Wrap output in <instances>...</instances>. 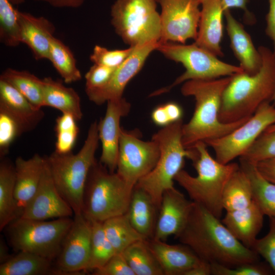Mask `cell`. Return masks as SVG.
I'll return each mask as SVG.
<instances>
[{
    "mask_svg": "<svg viewBox=\"0 0 275 275\" xmlns=\"http://www.w3.org/2000/svg\"><path fill=\"white\" fill-rule=\"evenodd\" d=\"M202 261L233 268L259 261V255L245 246L208 210L194 202L187 221L175 236Z\"/></svg>",
    "mask_w": 275,
    "mask_h": 275,
    "instance_id": "cell-1",
    "label": "cell"
},
{
    "mask_svg": "<svg viewBox=\"0 0 275 275\" xmlns=\"http://www.w3.org/2000/svg\"><path fill=\"white\" fill-rule=\"evenodd\" d=\"M231 77L209 80L192 79L183 83L181 93L185 96H192L195 100L193 115L182 126V140L185 148H192L200 141L205 142L225 136L250 118L228 123L222 122L219 119L222 96Z\"/></svg>",
    "mask_w": 275,
    "mask_h": 275,
    "instance_id": "cell-2",
    "label": "cell"
},
{
    "mask_svg": "<svg viewBox=\"0 0 275 275\" xmlns=\"http://www.w3.org/2000/svg\"><path fill=\"white\" fill-rule=\"evenodd\" d=\"M262 63L260 70L250 75L244 72L232 76L225 90L219 112V120L228 123L252 116L275 89V57L269 48L258 47Z\"/></svg>",
    "mask_w": 275,
    "mask_h": 275,
    "instance_id": "cell-3",
    "label": "cell"
},
{
    "mask_svg": "<svg viewBox=\"0 0 275 275\" xmlns=\"http://www.w3.org/2000/svg\"><path fill=\"white\" fill-rule=\"evenodd\" d=\"M207 146L204 142L200 141L193 147L197 151V155L192 160L197 176H193L182 169L174 181L185 189L192 201L219 218L224 210V189L239 165L231 162L227 164L219 162L211 156Z\"/></svg>",
    "mask_w": 275,
    "mask_h": 275,
    "instance_id": "cell-4",
    "label": "cell"
},
{
    "mask_svg": "<svg viewBox=\"0 0 275 275\" xmlns=\"http://www.w3.org/2000/svg\"><path fill=\"white\" fill-rule=\"evenodd\" d=\"M98 122L92 123L79 151L60 154L53 152L44 156L54 184L74 214L82 213L85 187L90 170L96 161L98 147Z\"/></svg>",
    "mask_w": 275,
    "mask_h": 275,
    "instance_id": "cell-5",
    "label": "cell"
},
{
    "mask_svg": "<svg viewBox=\"0 0 275 275\" xmlns=\"http://www.w3.org/2000/svg\"><path fill=\"white\" fill-rule=\"evenodd\" d=\"M182 120L172 123L154 133L152 139L159 147V156L153 170L135 185L147 192L159 210L162 195L174 188L176 175L182 170L185 159L193 160L197 155L193 147L186 149L182 140Z\"/></svg>",
    "mask_w": 275,
    "mask_h": 275,
    "instance_id": "cell-6",
    "label": "cell"
},
{
    "mask_svg": "<svg viewBox=\"0 0 275 275\" xmlns=\"http://www.w3.org/2000/svg\"><path fill=\"white\" fill-rule=\"evenodd\" d=\"M134 187L97 160L91 167L82 199V213L89 221L104 222L127 212Z\"/></svg>",
    "mask_w": 275,
    "mask_h": 275,
    "instance_id": "cell-7",
    "label": "cell"
},
{
    "mask_svg": "<svg viewBox=\"0 0 275 275\" xmlns=\"http://www.w3.org/2000/svg\"><path fill=\"white\" fill-rule=\"evenodd\" d=\"M156 0H117L111 10L116 33L130 47L159 43L160 14Z\"/></svg>",
    "mask_w": 275,
    "mask_h": 275,
    "instance_id": "cell-8",
    "label": "cell"
},
{
    "mask_svg": "<svg viewBox=\"0 0 275 275\" xmlns=\"http://www.w3.org/2000/svg\"><path fill=\"white\" fill-rule=\"evenodd\" d=\"M73 222L70 217L39 221L19 217L4 229L16 252L26 251L54 261Z\"/></svg>",
    "mask_w": 275,
    "mask_h": 275,
    "instance_id": "cell-9",
    "label": "cell"
},
{
    "mask_svg": "<svg viewBox=\"0 0 275 275\" xmlns=\"http://www.w3.org/2000/svg\"><path fill=\"white\" fill-rule=\"evenodd\" d=\"M156 50L167 59L181 63L185 70L171 85L154 92L152 96L168 92L174 87L187 80L213 79L243 72L239 66L223 62L195 43L185 44L168 42L160 44Z\"/></svg>",
    "mask_w": 275,
    "mask_h": 275,
    "instance_id": "cell-10",
    "label": "cell"
},
{
    "mask_svg": "<svg viewBox=\"0 0 275 275\" xmlns=\"http://www.w3.org/2000/svg\"><path fill=\"white\" fill-rule=\"evenodd\" d=\"M275 124V106L263 102L243 124L221 138L205 142L212 148L216 159L227 164L241 157L269 126Z\"/></svg>",
    "mask_w": 275,
    "mask_h": 275,
    "instance_id": "cell-11",
    "label": "cell"
},
{
    "mask_svg": "<svg viewBox=\"0 0 275 275\" xmlns=\"http://www.w3.org/2000/svg\"><path fill=\"white\" fill-rule=\"evenodd\" d=\"M141 133L122 128L120 137L116 172L132 187L153 170L159 156L157 142L142 140Z\"/></svg>",
    "mask_w": 275,
    "mask_h": 275,
    "instance_id": "cell-12",
    "label": "cell"
},
{
    "mask_svg": "<svg viewBox=\"0 0 275 275\" xmlns=\"http://www.w3.org/2000/svg\"><path fill=\"white\" fill-rule=\"evenodd\" d=\"M161 35L160 44L168 42L185 44L197 37L200 17V0H158Z\"/></svg>",
    "mask_w": 275,
    "mask_h": 275,
    "instance_id": "cell-13",
    "label": "cell"
},
{
    "mask_svg": "<svg viewBox=\"0 0 275 275\" xmlns=\"http://www.w3.org/2000/svg\"><path fill=\"white\" fill-rule=\"evenodd\" d=\"M72 223L64 236L56 266L65 275L80 274L89 262L92 224L82 213L74 214Z\"/></svg>",
    "mask_w": 275,
    "mask_h": 275,
    "instance_id": "cell-14",
    "label": "cell"
},
{
    "mask_svg": "<svg viewBox=\"0 0 275 275\" xmlns=\"http://www.w3.org/2000/svg\"><path fill=\"white\" fill-rule=\"evenodd\" d=\"M73 214L72 209L58 191L45 160L40 183L20 217L45 221L70 217Z\"/></svg>",
    "mask_w": 275,
    "mask_h": 275,
    "instance_id": "cell-15",
    "label": "cell"
},
{
    "mask_svg": "<svg viewBox=\"0 0 275 275\" xmlns=\"http://www.w3.org/2000/svg\"><path fill=\"white\" fill-rule=\"evenodd\" d=\"M160 43H151L136 47L130 56L113 73L108 82L102 87L85 90L89 99L97 105L122 97L129 81L141 70L150 54Z\"/></svg>",
    "mask_w": 275,
    "mask_h": 275,
    "instance_id": "cell-16",
    "label": "cell"
},
{
    "mask_svg": "<svg viewBox=\"0 0 275 275\" xmlns=\"http://www.w3.org/2000/svg\"><path fill=\"white\" fill-rule=\"evenodd\" d=\"M131 105L124 98L108 101L105 115L98 123L102 152L100 162L111 172L117 169L119 141L122 127L120 121L129 114Z\"/></svg>",
    "mask_w": 275,
    "mask_h": 275,
    "instance_id": "cell-17",
    "label": "cell"
},
{
    "mask_svg": "<svg viewBox=\"0 0 275 275\" xmlns=\"http://www.w3.org/2000/svg\"><path fill=\"white\" fill-rule=\"evenodd\" d=\"M193 203L175 187L164 191L152 239L166 241L169 236H176L184 227Z\"/></svg>",
    "mask_w": 275,
    "mask_h": 275,
    "instance_id": "cell-18",
    "label": "cell"
},
{
    "mask_svg": "<svg viewBox=\"0 0 275 275\" xmlns=\"http://www.w3.org/2000/svg\"><path fill=\"white\" fill-rule=\"evenodd\" d=\"M0 112L10 116L22 133L34 129L44 117L41 108L34 106L8 82L0 78Z\"/></svg>",
    "mask_w": 275,
    "mask_h": 275,
    "instance_id": "cell-19",
    "label": "cell"
},
{
    "mask_svg": "<svg viewBox=\"0 0 275 275\" xmlns=\"http://www.w3.org/2000/svg\"><path fill=\"white\" fill-rule=\"evenodd\" d=\"M21 43L31 50L36 60H48L50 43L54 37V25L43 16L18 10Z\"/></svg>",
    "mask_w": 275,
    "mask_h": 275,
    "instance_id": "cell-20",
    "label": "cell"
},
{
    "mask_svg": "<svg viewBox=\"0 0 275 275\" xmlns=\"http://www.w3.org/2000/svg\"><path fill=\"white\" fill-rule=\"evenodd\" d=\"M200 3L198 34L194 43L217 57H223L221 43L224 10L221 0H200Z\"/></svg>",
    "mask_w": 275,
    "mask_h": 275,
    "instance_id": "cell-21",
    "label": "cell"
},
{
    "mask_svg": "<svg viewBox=\"0 0 275 275\" xmlns=\"http://www.w3.org/2000/svg\"><path fill=\"white\" fill-rule=\"evenodd\" d=\"M146 241L164 275H184L202 261L191 249L182 243L170 244L153 239Z\"/></svg>",
    "mask_w": 275,
    "mask_h": 275,
    "instance_id": "cell-22",
    "label": "cell"
},
{
    "mask_svg": "<svg viewBox=\"0 0 275 275\" xmlns=\"http://www.w3.org/2000/svg\"><path fill=\"white\" fill-rule=\"evenodd\" d=\"M224 16L230 46L240 63L239 66L248 74H256L262 66L260 52L255 48L249 34L235 18L230 10L224 12Z\"/></svg>",
    "mask_w": 275,
    "mask_h": 275,
    "instance_id": "cell-23",
    "label": "cell"
},
{
    "mask_svg": "<svg viewBox=\"0 0 275 275\" xmlns=\"http://www.w3.org/2000/svg\"><path fill=\"white\" fill-rule=\"evenodd\" d=\"M264 215L253 201L246 208L226 212L222 222L241 243L252 249L262 229Z\"/></svg>",
    "mask_w": 275,
    "mask_h": 275,
    "instance_id": "cell-24",
    "label": "cell"
},
{
    "mask_svg": "<svg viewBox=\"0 0 275 275\" xmlns=\"http://www.w3.org/2000/svg\"><path fill=\"white\" fill-rule=\"evenodd\" d=\"M16 180L15 197L23 210L35 194L40 183L45 166L44 157L35 154L25 159L17 157L14 162Z\"/></svg>",
    "mask_w": 275,
    "mask_h": 275,
    "instance_id": "cell-25",
    "label": "cell"
},
{
    "mask_svg": "<svg viewBox=\"0 0 275 275\" xmlns=\"http://www.w3.org/2000/svg\"><path fill=\"white\" fill-rule=\"evenodd\" d=\"M158 212L149 195L135 186L126 214L133 227L146 240L153 238Z\"/></svg>",
    "mask_w": 275,
    "mask_h": 275,
    "instance_id": "cell-26",
    "label": "cell"
},
{
    "mask_svg": "<svg viewBox=\"0 0 275 275\" xmlns=\"http://www.w3.org/2000/svg\"><path fill=\"white\" fill-rule=\"evenodd\" d=\"M54 261L26 251H19L0 265V275H65Z\"/></svg>",
    "mask_w": 275,
    "mask_h": 275,
    "instance_id": "cell-27",
    "label": "cell"
},
{
    "mask_svg": "<svg viewBox=\"0 0 275 275\" xmlns=\"http://www.w3.org/2000/svg\"><path fill=\"white\" fill-rule=\"evenodd\" d=\"M43 81L44 106L51 107L62 114H70L77 121L81 120L83 114L80 98L77 92L51 77H44Z\"/></svg>",
    "mask_w": 275,
    "mask_h": 275,
    "instance_id": "cell-28",
    "label": "cell"
},
{
    "mask_svg": "<svg viewBox=\"0 0 275 275\" xmlns=\"http://www.w3.org/2000/svg\"><path fill=\"white\" fill-rule=\"evenodd\" d=\"M0 162V230L20 217L22 210L15 197L16 174L14 163L5 157Z\"/></svg>",
    "mask_w": 275,
    "mask_h": 275,
    "instance_id": "cell-29",
    "label": "cell"
},
{
    "mask_svg": "<svg viewBox=\"0 0 275 275\" xmlns=\"http://www.w3.org/2000/svg\"><path fill=\"white\" fill-rule=\"evenodd\" d=\"M239 161L240 167L250 180L253 201L264 215L275 217V184L263 177L255 163L241 159Z\"/></svg>",
    "mask_w": 275,
    "mask_h": 275,
    "instance_id": "cell-30",
    "label": "cell"
},
{
    "mask_svg": "<svg viewBox=\"0 0 275 275\" xmlns=\"http://www.w3.org/2000/svg\"><path fill=\"white\" fill-rule=\"evenodd\" d=\"M253 201L250 180L240 167L231 176L224 189L222 203L224 210L231 211L241 209Z\"/></svg>",
    "mask_w": 275,
    "mask_h": 275,
    "instance_id": "cell-31",
    "label": "cell"
},
{
    "mask_svg": "<svg viewBox=\"0 0 275 275\" xmlns=\"http://www.w3.org/2000/svg\"><path fill=\"white\" fill-rule=\"evenodd\" d=\"M0 78L15 88L35 107L44 106L43 79L28 71L10 68L2 72Z\"/></svg>",
    "mask_w": 275,
    "mask_h": 275,
    "instance_id": "cell-32",
    "label": "cell"
},
{
    "mask_svg": "<svg viewBox=\"0 0 275 275\" xmlns=\"http://www.w3.org/2000/svg\"><path fill=\"white\" fill-rule=\"evenodd\" d=\"M103 226L116 253H122L135 242L146 240L133 227L126 213L106 219Z\"/></svg>",
    "mask_w": 275,
    "mask_h": 275,
    "instance_id": "cell-33",
    "label": "cell"
},
{
    "mask_svg": "<svg viewBox=\"0 0 275 275\" xmlns=\"http://www.w3.org/2000/svg\"><path fill=\"white\" fill-rule=\"evenodd\" d=\"M122 254L135 275H164L146 240L132 244Z\"/></svg>",
    "mask_w": 275,
    "mask_h": 275,
    "instance_id": "cell-34",
    "label": "cell"
},
{
    "mask_svg": "<svg viewBox=\"0 0 275 275\" xmlns=\"http://www.w3.org/2000/svg\"><path fill=\"white\" fill-rule=\"evenodd\" d=\"M48 60L51 63L65 83L76 82L81 79V72L77 66L72 52L55 37L50 43Z\"/></svg>",
    "mask_w": 275,
    "mask_h": 275,
    "instance_id": "cell-35",
    "label": "cell"
},
{
    "mask_svg": "<svg viewBox=\"0 0 275 275\" xmlns=\"http://www.w3.org/2000/svg\"><path fill=\"white\" fill-rule=\"evenodd\" d=\"M91 222L92 233L90 254L86 271H93L102 267L116 254L105 235L103 222Z\"/></svg>",
    "mask_w": 275,
    "mask_h": 275,
    "instance_id": "cell-36",
    "label": "cell"
},
{
    "mask_svg": "<svg viewBox=\"0 0 275 275\" xmlns=\"http://www.w3.org/2000/svg\"><path fill=\"white\" fill-rule=\"evenodd\" d=\"M13 5L9 0H0V41L10 47L21 43L18 10Z\"/></svg>",
    "mask_w": 275,
    "mask_h": 275,
    "instance_id": "cell-37",
    "label": "cell"
},
{
    "mask_svg": "<svg viewBox=\"0 0 275 275\" xmlns=\"http://www.w3.org/2000/svg\"><path fill=\"white\" fill-rule=\"evenodd\" d=\"M76 121L73 116L67 114H62L56 119L54 152L60 154L72 152L79 131Z\"/></svg>",
    "mask_w": 275,
    "mask_h": 275,
    "instance_id": "cell-38",
    "label": "cell"
},
{
    "mask_svg": "<svg viewBox=\"0 0 275 275\" xmlns=\"http://www.w3.org/2000/svg\"><path fill=\"white\" fill-rule=\"evenodd\" d=\"M275 157V130L263 132L239 159L256 164Z\"/></svg>",
    "mask_w": 275,
    "mask_h": 275,
    "instance_id": "cell-39",
    "label": "cell"
},
{
    "mask_svg": "<svg viewBox=\"0 0 275 275\" xmlns=\"http://www.w3.org/2000/svg\"><path fill=\"white\" fill-rule=\"evenodd\" d=\"M135 48L129 46L124 49L109 50L103 46L96 45L90 59L94 64L116 68L130 56Z\"/></svg>",
    "mask_w": 275,
    "mask_h": 275,
    "instance_id": "cell-40",
    "label": "cell"
},
{
    "mask_svg": "<svg viewBox=\"0 0 275 275\" xmlns=\"http://www.w3.org/2000/svg\"><path fill=\"white\" fill-rule=\"evenodd\" d=\"M213 275H268L273 273L269 265L259 261L247 263L233 268L217 264H211Z\"/></svg>",
    "mask_w": 275,
    "mask_h": 275,
    "instance_id": "cell-41",
    "label": "cell"
},
{
    "mask_svg": "<svg viewBox=\"0 0 275 275\" xmlns=\"http://www.w3.org/2000/svg\"><path fill=\"white\" fill-rule=\"evenodd\" d=\"M269 218V229L267 234L257 238L252 250L265 260L275 274V217Z\"/></svg>",
    "mask_w": 275,
    "mask_h": 275,
    "instance_id": "cell-42",
    "label": "cell"
},
{
    "mask_svg": "<svg viewBox=\"0 0 275 275\" xmlns=\"http://www.w3.org/2000/svg\"><path fill=\"white\" fill-rule=\"evenodd\" d=\"M22 134L18 124L6 114L0 112V157L6 156L12 143Z\"/></svg>",
    "mask_w": 275,
    "mask_h": 275,
    "instance_id": "cell-43",
    "label": "cell"
},
{
    "mask_svg": "<svg viewBox=\"0 0 275 275\" xmlns=\"http://www.w3.org/2000/svg\"><path fill=\"white\" fill-rule=\"evenodd\" d=\"M116 68L94 64L85 75V90L98 89L105 85Z\"/></svg>",
    "mask_w": 275,
    "mask_h": 275,
    "instance_id": "cell-44",
    "label": "cell"
},
{
    "mask_svg": "<svg viewBox=\"0 0 275 275\" xmlns=\"http://www.w3.org/2000/svg\"><path fill=\"white\" fill-rule=\"evenodd\" d=\"M94 275H135L122 253H116L102 267L95 269Z\"/></svg>",
    "mask_w": 275,
    "mask_h": 275,
    "instance_id": "cell-45",
    "label": "cell"
},
{
    "mask_svg": "<svg viewBox=\"0 0 275 275\" xmlns=\"http://www.w3.org/2000/svg\"><path fill=\"white\" fill-rule=\"evenodd\" d=\"M255 164L263 177L275 184V157L259 161Z\"/></svg>",
    "mask_w": 275,
    "mask_h": 275,
    "instance_id": "cell-46",
    "label": "cell"
},
{
    "mask_svg": "<svg viewBox=\"0 0 275 275\" xmlns=\"http://www.w3.org/2000/svg\"><path fill=\"white\" fill-rule=\"evenodd\" d=\"M268 2L269 9L266 18V33L273 42L274 49L272 51L275 57V0H268Z\"/></svg>",
    "mask_w": 275,
    "mask_h": 275,
    "instance_id": "cell-47",
    "label": "cell"
},
{
    "mask_svg": "<svg viewBox=\"0 0 275 275\" xmlns=\"http://www.w3.org/2000/svg\"><path fill=\"white\" fill-rule=\"evenodd\" d=\"M248 0H221L222 7L224 12L231 8H237L242 9L244 11L245 17L248 23H252L254 18L252 14L247 10L246 4Z\"/></svg>",
    "mask_w": 275,
    "mask_h": 275,
    "instance_id": "cell-48",
    "label": "cell"
},
{
    "mask_svg": "<svg viewBox=\"0 0 275 275\" xmlns=\"http://www.w3.org/2000/svg\"><path fill=\"white\" fill-rule=\"evenodd\" d=\"M151 119L155 124L162 127L172 124L163 104L157 106L153 110L151 113Z\"/></svg>",
    "mask_w": 275,
    "mask_h": 275,
    "instance_id": "cell-49",
    "label": "cell"
},
{
    "mask_svg": "<svg viewBox=\"0 0 275 275\" xmlns=\"http://www.w3.org/2000/svg\"><path fill=\"white\" fill-rule=\"evenodd\" d=\"M163 105L171 123L182 120L183 112L180 105L174 102H169Z\"/></svg>",
    "mask_w": 275,
    "mask_h": 275,
    "instance_id": "cell-50",
    "label": "cell"
},
{
    "mask_svg": "<svg viewBox=\"0 0 275 275\" xmlns=\"http://www.w3.org/2000/svg\"><path fill=\"white\" fill-rule=\"evenodd\" d=\"M46 3L57 8H78L81 7L86 0H33Z\"/></svg>",
    "mask_w": 275,
    "mask_h": 275,
    "instance_id": "cell-51",
    "label": "cell"
},
{
    "mask_svg": "<svg viewBox=\"0 0 275 275\" xmlns=\"http://www.w3.org/2000/svg\"><path fill=\"white\" fill-rule=\"evenodd\" d=\"M211 273V264L202 261L199 264L192 267L184 275H210Z\"/></svg>",
    "mask_w": 275,
    "mask_h": 275,
    "instance_id": "cell-52",
    "label": "cell"
},
{
    "mask_svg": "<svg viewBox=\"0 0 275 275\" xmlns=\"http://www.w3.org/2000/svg\"><path fill=\"white\" fill-rule=\"evenodd\" d=\"M12 255L9 253V250L6 242L3 239L0 240V262L3 263L9 260Z\"/></svg>",
    "mask_w": 275,
    "mask_h": 275,
    "instance_id": "cell-53",
    "label": "cell"
},
{
    "mask_svg": "<svg viewBox=\"0 0 275 275\" xmlns=\"http://www.w3.org/2000/svg\"><path fill=\"white\" fill-rule=\"evenodd\" d=\"M13 5H18L23 3L25 0H9Z\"/></svg>",
    "mask_w": 275,
    "mask_h": 275,
    "instance_id": "cell-54",
    "label": "cell"
},
{
    "mask_svg": "<svg viewBox=\"0 0 275 275\" xmlns=\"http://www.w3.org/2000/svg\"><path fill=\"white\" fill-rule=\"evenodd\" d=\"M274 130H275V124H273V125H271L269 126V127H268L266 128V129H265V130L264 131H265V132H269V131H273Z\"/></svg>",
    "mask_w": 275,
    "mask_h": 275,
    "instance_id": "cell-55",
    "label": "cell"
},
{
    "mask_svg": "<svg viewBox=\"0 0 275 275\" xmlns=\"http://www.w3.org/2000/svg\"><path fill=\"white\" fill-rule=\"evenodd\" d=\"M270 102H272V104H273L274 105L275 104V89H274V93H273V94L271 98V100H270Z\"/></svg>",
    "mask_w": 275,
    "mask_h": 275,
    "instance_id": "cell-56",
    "label": "cell"
},
{
    "mask_svg": "<svg viewBox=\"0 0 275 275\" xmlns=\"http://www.w3.org/2000/svg\"><path fill=\"white\" fill-rule=\"evenodd\" d=\"M157 1V2H158V0H156Z\"/></svg>",
    "mask_w": 275,
    "mask_h": 275,
    "instance_id": "cell-57",
    "label": "cell"
}]
</instances>
